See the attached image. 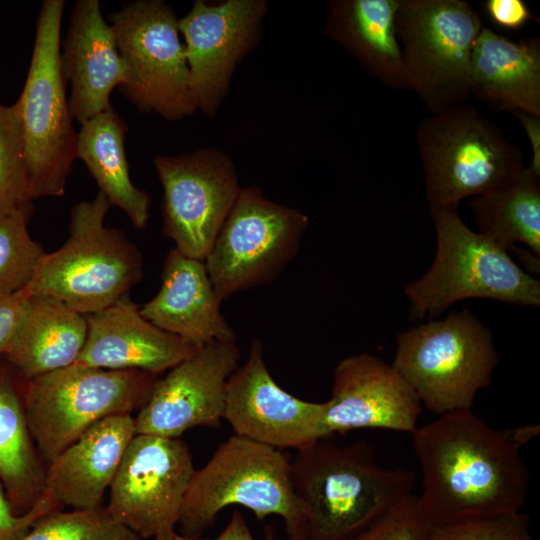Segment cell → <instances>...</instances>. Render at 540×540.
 Here are the masks:
<instances>
[{"label":"cell","mask_w":540,"mask_h":540,"mask_svg":"<svg viewBox=\"0 0 540 540\" xmlns=\"http://www.w3.org/2000/svg\"><path fill=\"white\" fill-rule=\"evenodd\" d=\"M86 320V341L76 363L109 370H139L157 376L198 347L146 320L129 294L86 315Z\"/></svg>","instance_id":"d6986e66"},{"label":"cell","mask_w":540,"mask_h":540,"mask_svg":"<svg viewBox=\"0 0 540 540\" xmlns=\"http://www.w3.org/2000/svg\"><path fill=\"white\" fill-rule=\"evenodd\" d=\"M415 137L430 207H458L524 167L522 150L467 103L423 118Z\"/></svg>","instance_id":"52a82bcc"},{"label":"cell","mask_w":540,"mask_h":540,"mask_svg":"<svg viewBox=\"0 0 540 540\" xmlns=\"http://www.w3.org/2000/svg\"><path fill=\"white\" fill-rule=\"evenodd\" d=\"M60 64L71 87L72 118L83 124L111 106L110 95L126 82L127 69L98 0L75 2Z\"/></svg>","instance_id":"ffe728a7"},{"label":"cell","mask_w":540,"mask_h":540,"mask_svg":"<svg viewBox=\"0 0 540 540\" xmlns=\"http://www.w3.org/2000/svg\"><path fill=\"white\" fill-rule=\"evenodd\" d=\"M483 6L489 19L507 30L521 29L533 18L523 0H486Z\"/></svg>","instance_id":"e575fe53"},{"label":"cell","mask_w":540,"mask_h":540,"mask_svg":"<svg viewBox=\"0 0 540 540\" xmlns=\"http://www.w3.org/2000/svg\"><path fill=\"white\" fill-rule=\"evenodd\" d=\"M58 507L44 490L28 511L17 515L0 485V540H18L39 518Z\"/></svg>","instance_id":"836d02e7"},{"label":"cell","mask_w":540,"mask_h":540,"mask_svg":"<svg viewBox=\"0 0 540 540\" xmlns=\"http://www.w3.org/2000/svg\"><path fill=\"white\" fill-rule=\"evenodd\" d=\"M430 212L436 254L429 270L404 289L412 319H434L468 298L539 307V280L519 267L507 250L467 227L458 207H430Z\"/></svg>","instance_id":"3957f363"},{"label":"cell","mask_w":540,"mask_h":540,"mask_svg":"<svg viewBox=\"0 0 540 540\" xmlns=\"http://www.w3.org/2000/svg\"><path fill=\"white\" fill-rule=\"evenodd\" d=\"M239 358L236 340L196 347L165 377L156 380L134 417L135 433L179 438L195 427H219L224 418L227 382Z\"/></svg>","instance_id":"9a60e30c"},{"label":"cell","mask_w":540,"mask_h":540,"mask_svg":"<svg viewBox=\"0 0 540 540\" xmlns=\"http://www.w3.org/2000/svg\"><path fill=\"white\" fill-rule=\"evenodd\" d=\"M308 222L258 187L242 188L204 259L220 301L272 283L296 255Z\"/></svg>","instance_id":"7c38bea8"},{"label":"cell","mask_w":540,"mask_h":540,"mask_svg":"<svg viewBox=\"0 0 540 540\" xmlns=\"http://www.w3.org/2000/svg\"><path fill=\"white\" fill-rule=\"evenodd\" d=\"M397 8L398 0H336L325 31L382 84L412 90L395 30Z\"/></svg>","instance_id":"cb8c5ba5"},{"label":"cell","mask_w":540,"mask_h":540,"mask_svg":"<svg viewBox=\"0 0 540 540\" xmlns=\"http://www.w3.org/2000/svg\"><path fill=\"white\" fill-rule=\"evenodd\" d=\"M462 0H398L395 30L412 90L431 113L466 103L469 66L483 28Z\"/></svg>","instance_id":"30bf717a"},{"label":"cell","mask_w":540,"mask_h":540,"mask_svg":"<svg viewBox=\"0 0 540 540\" xmlns=\"http://www.w3.org/2000/svg\"><path fill=\"white\" fill-rule=\"evenodd\" d=\"M135 435L132 414L97 422L49 463L44 490L59 507H100Z\"/></svg>","instance_id":"44dd1931"},{"label":"cell","mask_w":540,"mask_h":540,"mask_svg":"<svg viewBox=\"0 0 540 540\" xmlns=\"http://www.w3.org/2000/svg\"><path fill=\"white\" fill-rule=\"evenodd\" d=\"M127 130V123L108 107L81 124L76 158L85 164L111 206L120 208L135 228L143 229L149 220L150 197L130 178L125 153Z\"/></svg>","instance_id":"484cf974"},{"label":"cell","mask_w":540,"mask_h":540,"mask_svg":"<svg viewBox=\"0 0 540 540\" xmlns=\"http://www.w3.org/2000/svg\"><path fill=\"white\" fill-rule=\"evenodd\" d=\"M204 261L173 248L166 256L157 294L140 309L142 316L163 331L200 346L236 340L221 313Z\"/></svg>","instance_id":"7402d4cb"},{"label":"cell","mask_w":540,"mask_h":540,"mask_svg":"<svg viewBox=\"0 0 540 540\" xmlns=\"http://www.w3.org/2000/svg\"><path fill=\"white\" fill-rule=\"evenodd\" d=\"M32 200L18 108L0 104V217L31 210Z\"/></svg>","instance_id":"4dcf8cb0"},{"label":"cell","mask_w":540,"mask_h":540,"mask_svg":"<svg viewBox=\"0 0 540 540\" xmlns=\"http://www.w3.org/2000/svg\"><path fill=\"white\" fill-rule=\"evenodd\" d=\"M154 166L163 188V234L183 255L204 261L242 189L230 158L203 148L157 156Z\"/></svg>","instance_id":"5bb4252c"},{"label":"cell","mask_w":540,"mask_h":540,"mask_svg":"<svg viewBox=\"0 0 540 540\" xmlns=\"http://www.w3.org/2000/svg\"><path fill=\"white\" fill-rule=\"evenodd\" d=\"M111 204L102 192L70 212L69 236L45 253L26 291L53 297L89 315L113 304L142 277L143 259L125 235L104 223Z\"/></svg>","instance_id":"277c9868"},{"label":"cell","mask_w":540,"mask_h":540,"mask_svg":"<svg viewBox=\"0 0 540 540\" xmlns=\"http://www.w3.org/2000/svg\"><path fill=\"white\" fill-rule=\"evenodd\" d=\"M263 540H281L275 528L268 524L263 531ZM190 540H205L190 539ZM212 540H257L245 520L243 514L239 511H234L225 528L220 534ZM287 540H308L304 529H299L291 533H287Z\"/></svg>","instance_id":"8d00e7d4"},{"label":"cell","mask_w":540,"mask_h":540,"mask_svg":"<svg viewBox=\"0 0 540 540\" xmlns=\"http://www.w3.org/2000/svg\"><path fill=\"white\" fill-rule=\"evenodd\" d=\"M195 472L179 438L136 434L112 481V517L146 540H190L178 532L183 503Z\"/></svg>","instance_id":"4fadbf2b"},{"label":"cell","mask_w":540,"mask_h":540,"mask_svg":"<svg viewBox=\"0 0 540 540\" xmlns=\"http://www.w3.org/2000/svg\"><path fill=\"white\" fill-rule=\"evenodd\" d=\"M45 473L34 448L24 401L0 370V479L13 504L29 510L44 491Z\"/></svg>","instance_id":"83f0119b"},{"label":"cell","mask_w":540,"mask_h":540,"mask_svg":"<svg viewBox=\"0 0 540 540\" xmlns=\"http://www.w3.org/2000/svg\"><path fill=\"white\" fill-rule=\"evenodd\" d=\"M469 94L495 111L540 117V41L510 40L483 27L473 45Z\"/></svg>","instance_id":"603a6c76"},{"label":"cell","mask_w":540,"mask_h":540,"mask_svg":"<svg viewBox=\"0 0 540 540\" xmlns=\"http://www.w3.org/2000/svg\"><path fill=\"white\" fill-rule=\"evenodd\" d=\"M422 404L395 368L368 353L351 355L333 371L326 401L327 436L353 429L378 428L412 433Z\"/></svg>","instance_id":"ac0fdd59"},{"label":"cell","mask_w":540,"mask_h":540,"mask_svg":"<svg viewBox=\"0 0 540 540\" xmlns=\"http://www.w3.org/2000/svg\"><path fill=\"white\" fill-rule=\"evenodd\" d=\"M523 127L532 148V160L529 166L540 175V117L524 112H513Z\"/></svg>","instance_id":"74e56055"},{"label":"cell","mask_w":540,"mask_h":540,"mask_svg":"<svg viewBox=\"0 0 540 540\" xmlns=\"http://www.w3.org/2000/svg\"><path fill=\"white\" fill-rule=\"evenodd\" d=\"M520 511L433 524L429 540H534Z\"/></svg>","instance_id":"1f68e13d"},{"label":"cell","mask_w":540,"mask_h":540,"mask_svg":"<svg viewBox=\"0 0 540 540\" xmlns=\"http://www.w3.org/2000/svg\"><path fill=\"white\" fill-rule=\"evenodd\" d=\"M18 540H144L115 520L106 507L52 510Z\"/></svg>","instance_id":"f546056e"},{"label":"cell","mask_w":540,"mask_h":540,"mask_svg":"<svg viewBox=\"0 0 540 540\" xmlns=\"http://www.w3.org/2000/svg\"><path fill=\"white\" fill-rule=\"evenodd\" d=\"M156 380L144 371L81 363L27 380L24 410L37 450L49 464L97 422L140 409Z\"/></svg>","instance_id":"9c48e42d"},{"label":"cell","mask_w":540,"mask_h":540,"mask_svg":"<svg viewBox=\"0 0 540 540\" xmlns=\"http://www.w3.org/2000/svg\"><path fill=\"white\" fill-rule=\"evenodd\" d=\"M127 69L121 93L140 111L167 120L192 115L196 105L175 12L160 0L124 4L109 16Z\"/></svg>","instance_id":"8fae6325"},{"label":"cell","mask_w":540,"mask_h":540,"mask_svg":"<svg viewBox=\"0 0 540 540\" xmlns=\"http://www.w3.org/2000/svg\"><path fill=\"white\" fill-rule=\"evenodd\" d=\"M411 435L422 472L418 497L433 524L521 510L529 471L510 430L465 409L438 415Z\"/></svg>","instance_id":"6da1fadb"},{"label":"cell","mask_w":540,"mask_h":540,"mask_svg":"<svg viewBox=\"0 0 540 540\" xmlns=\"http://www.w3.org/2000/svg\"><path fill=\"white\" fill-rule=\"evenodd\" d=\"M266 11L262 0L194 2L178 19L196 108L213 114L228 92L232 72L256 43Z\"/></svg>","instance_id":"e0dca14e"},{"label":"cell","mask_w":540,"mask_h":540,"mask_svg":"<svg viewBox=\"0 0 540 540\" xmlns=\"http://www.w3.org/2000/svg\"><path fill=\"white\" fill-rule=\"evenodd\" d=\"M29 294L26 290L0 297V356L5 355L22 316Z\"/></svg>","instance_id":"d590c367"},{"label":"cell","mask_w":540,"mask_h":540,"mask_svg":"<svg viewBox=\"0 0 540 540\" xmlns=\"http://www.w3.org/2000/svg\"><path fill=\"white\" fill-rule=\"evenodd\" d=\"M498 362L490 330L468 309L403 331L391 364L438 415L472 409Z\"/></svg>","instance_id":"8992f818"},{"label":"cell","mask_w":540,"mask_h":540,"mask_svg":"<svg viewBox=\"0 0 540 540\" xmlns=\"http://www.w3.org/2000/svg\"><path fill=\"white\" fill-rule=\"evenodd\" d=\"M432 526L418 495L410 494L346 540H429Z\"/></svg>","instance_id":"d6a6232c"},{"label":"cell","mask_w":540,"mask_h":540,"mask_svg":"<svg viewBox=\"0 0 540 540\" xmlns=\"http://www.w3.org/2000/svg\"><path fill=\"white\" fill-rule=\"evenodd\" d=\"M513 441L520 447L539 433V425L529 424L510 430Z\"/></svg>","instance_id":"f35d334b"},{"label":"cell","mask_w":540,"mask_h":540,"mask_svg":"<svg viewBox=\"0 0 540 540\" xmlns=\"http://www.w3.org/2000/svg\"><path fill=\"white\" fill-rule=\"evenodd\" d=\"M477 232L505 250L515 243L540 256V175L530 167L518 172L470 202Z\"/></svg>","instance_id":"4316f807"},{"label":"cell","mask_w":540,"mask_h":540,"mask_svg":"<svg viewBox=\"0 0 540 540\" xmlns=\"http://www.w3.org/2000/svg\"><path fill=\"white\" fill-rule=\"evenodd\" d=\"M64 3L45 0L41 5L31 63L16 102L32 199L62 196L76 159L77 133L60 64Z\"/></svg>","instance_id":"ba28073f"},{"label":"cell","mask_w":540,"mask_h":540,"mask_svg":"<svg viewBox=\"0 0 540 540\" xmlns=\"http://www.w3.org/2000/svg\"><path fill=\"white\" fill-rule=\"evenodd\" d=\"M263 343L254 339L247 360L227 382L224 419L235 435L278 450H299L327 438L326 402H309L282 389L264 361Z\"/></svg>","instance_id":"2e32d148"},{"label":"cell","mask_w":540,"mask_h":540,"mask_svg":"<svg viewBox=\"0 0 540 540\" xmlns=\"http://www.w3.org/2000/svg\"><path fill=\"white\" fill-rule=\"evenodd\" d=\"M87 336V320L63 302L29 295L5 353L26 379L76 363Z\"/></svg>","instance_id":"d4e9b609"},{"label":"cell","mask_w":540,"mask_h":540,"mask_svg":"<svg viewBox=\"0 0 540 540\" xmlns=\"http://www.w3.org/2000/svg\"><path fill=\"white\" fill-rule=\"evenodd\" d=\"M290 479L308 540H346L412 494L415 475L376 463L366 441L319 439L290 459Z\"/></svg>","instance_id":"7a4b0ae2"},{"label":"cell","mask_w":540,"mask_h":540,"mask_svg":"<svg viewBox=\"0 0 540 540\" xmlns=\"http://www.w3.org/2000/svg\"><path fill=\"white\" fill-rule=\"evenodd\" d=\"M249 509L260 521L279 516L286 533L303 528L290 479V458L281 450L233 435L195 470L181 511L178 532L199 539L226 507Z\"/></svg>","instance_id":"5b68a950"},{"label":"cell","mask_w":540,"mask_h":540,"mask_svg":"<svg viewBox=\"0 0 540 540\" xmlns=\"http://www.w3.org/2000/svg\"><path fill=\"white\" fill-rule=\"evenodd\" d=\"M31 210H17L0 217V297L26 290L45 255L29 234Z\"/></svg>","instance_id":"f1b7e54d"}]
</instances>
